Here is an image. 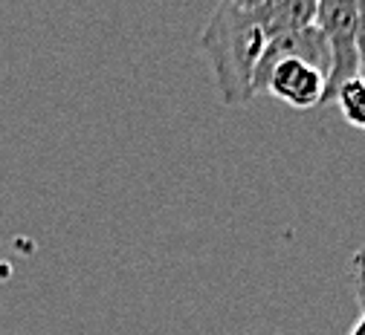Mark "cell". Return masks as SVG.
Returning a JSON list of instances; mask_svg holds the SVG:
<instances>
[{
  "label": "cell",
  "mask_w": 365,
  "mask_h": 335,
  "mask_svg": "<svg viewBox=\"0 0 365 335\" xmlns=\"http://www.w3.org/2000/svg\"><path fill=\"white\" fill-rule=\"evenodd\" d=\"M264 46L267 35L255 15V0H223L215 6L200 35V53L209 61L223 105L241 107L255 99L252 78Z\"/></svg>",
  "instance_id": "obj_1"
},
{
  "label": "cell",
  "mask_w": 365,
  "mask_h": 335,
  "mask_svg": "<svg viewBox=\"0 0 365 335\" xmlns=\"http://www.w3.org/2000/svg\"><path fill=\"white\" fill-rule=\"evenodd\" d=\"M316 26L325 35L331 53V73L325 92V105H328L342 84L362 75L359 53H356V0H322L316 6Z\"/></svg>",
  "instance_id": "obj_2"
},
{
  "label": "cell",
  "mask_w": 365,
  "mask_h": 335,
  "mask_svg": "<svg viewBox=\"0 0 365 335\" xmlns=\"http://www.w3.org/2000/svg\"><path fill=\"white\" fill-rule=\"evenodd\" d=\"M328 75L302 58H284L264 78L261 95H272L296 110H313L325 105Z\"/></svg>",
  "instance_id": "obj_3"
},
{
  "label": "cell",
  "mask_w": 365,
  "mask_h": 335,
  "mask_svg": "<svg viewBox=\"0 0 365 335\" xmlns=\"http://www.w3.org/2000/svg\"><path fill=\"white\" fill-rule=\"evenodd\" d=\"M319 0H255V15L267 35V41L284 32L313 26Z\"/></svg>",
  "instance_id": "obj_4"
},
{
  "label": "cell",
  "mask_w": 365,
  "mask_h": 335,
  "mask_svg": "<svg viewBox=\"0 0 365 335\" xmlns=\"http://www.w3.org/2000/svg\"><path fill=\"white\" fill-rule=\"evenodd\" d=\"M334 102L342 113V119L356 127V130H365V78H354L348 84H342L334 95Z\"/></svg>",
  "instance_id": "obj_5"
},
{
  "label": "cell",
  "mask_w": 365,
  "mask_h": 335,
  "mask_svg": "<svg viewBox=\"0 0 365 335\" xmlns=\"http://www.w3.org/2000/svg\"><path fill=\"white\" fill-rule=\"evenodd\" d=\"M356 53H359V73L365 78V0H356Z\"/></svg>",
  "instance_id": "obj_6"
},
{
  "label": "cell",
  "mask_w": 365,
  "mask_h": 335,
  "mask_svg": "<svg viewBox=\"0 0 365 335\" xmlns=\"http://www.w3.org/2000/svg\"><path fill=\"white\" fill-rule=\"evenodd\" d=\"M356 295H359L362 312H359V318L354 321V326L348 329V335H365V286H362V283H356Z\"/></svg>",
  "instance_id": "obj_7"
},
{
  "label": "cell",
  "mask_w": 365,
  "mask_h": 335,
  "mask_svg": "<svg viewBox=\"0 0 365 335\" xmlns=\"http://www.w3.org/2000/svg\"><path fill=\"white\" fill-rule=\"evenodd\" d=\"M354 275H356L354 280L365 286V246H362V249L354 255Z\"/></svg>",
  "instance_id": "obj_8"
}]
</instances>
